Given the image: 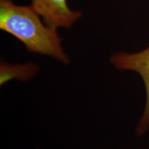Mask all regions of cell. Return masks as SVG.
I'll return each instance as SVG.
<instances>
[{
  "mask_svg": "<svg viewBox=\"0 0 149 149\" xmlns=\"http://www.w3.org/2000/svg\"><path fill=\"white\" fill-rule=\"evenodd\" d=\"M109 61L115 69L137 73L144 82L146 92L144 109L135 127L136 135L141 137L149 130V46L135 53L117 52L111 56Z\"/></svg>",
  "mask_w": 149,
  "mask_h": 149,
  "instance_id": "cell-2",
  "label": "cell"
},
{
  "mask_svg": "<svg viewBox=\"0 0 149 149\" xmlns=\"http://www.w3.org/2000/svg\"><path fill=\"white\" fill-rule=\"evenodd\" d=\"M0 29L17 39L30 53L48 56L64 65L71 61L57 29L48 26L31 4L0 0Z\"/></svg>",
  "mask_w": 149,
  "mask_h": 149,
  "instance_id": "cell-1",
  "label": "cell"
},
{
  "mask_svg": "<svg viewBox=\"0 0 149 149\" xmlns=\"http://www.w3.org/2000/svg\"><path fill=\"white\" fill-rule=\"evenodd\" d=\"M148 149H149V148H148Z\"/></svg>",
  "mask_w": 149,
  "mask_h": 149,
  "instance_id": "cell-5",
  "label": "cell"
},
{
  "mask_svg": "<svg viewBox=\"0 0 149 149\" xmlns=\"http://www.w3.org/2000/svg\"><path fill=\"white\" fill-rule=\"evenodd\" d=\"M40 68L33 62L10 63L1 59L0 62V86L5 85L12 80L29 81L40 72Z\"/></svg>",
  "mask_w": 149,
  "mask_h": 149,
  "instance_id": "cell-4",
  "label": "cell"
},
{
  "mask_svg": "<svg viewBox=\"0 0 149 149\" xmlns=\"http://www.w3.org/2000/svg\"><path fill=\"white\" fill-rule=\"evenodd\" d=\"M31 6L48 26L54 29H70L82 16L80 10H72L67 0H31Z\"/></svg>",
  "mask_w": 149,
  "mask_h": 149,
  "instance_id": "cell-3",
  "label": "cell"
}]
</instances>
